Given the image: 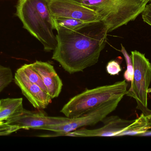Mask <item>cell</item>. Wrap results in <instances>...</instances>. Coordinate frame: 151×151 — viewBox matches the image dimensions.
Segmentation results:
<instances>
[{
    "instance_id": "6da1fadb",
    "label": "cell",
    "mask_w": 151,
    "mask_h": 151,
    "mask_svg": "<svg viewBox=\"0 0 151 151\" xmlns=\"http://www.w3.org/2000/svg\"><path fill=\"white\" fill-rule=\"evenodd\" d=\"M57 45L52 59L70 74L83 72L98 62L105 47L108 31L100 20L72 29L57 27Z\"/></svg>"
},
{
    "instance_id": "7a4b0ae2",
    "label": "cell",
    "mask_w": 151,
    "mask_h": 151,
    "mask_svg": "<svg viewBox=\"0 0 151 151\" xmlns=\"http://www.w3.org/2000/svg\"><path fill=\"white\" fill-rule=\"evenodd\" d=\"M49 0H18L16 15L26 29L39 40L45 51H54L57 45L54 18L49 6Z\"/></svg>"
},
{
    "instance_id": "3957f363",
    "label": "cell",
    "mask_w": 151,
    "mask_h": 151,
    "mask_svg": "<svg viewBox=\"0 0 151 151\" xmlns=\"http://www.w3.org/2000/svg\"><path fill=\"white\" fill-rule=\"evenodd\" d=\"M126 81L85 90L71 98L61 110L70 118H78L109 103L120 102L127 95Z\"/></svg>"
},
{
    "instance_id": "277c9868",
    "label": "cell",
    "mask_w": 151,
    "mask_h": 151,
    "mask_svg": "<svg viewBox=\"0 0 151 151\" xmlns=\"http://www.w3.org/2000/svg\"><path fill=\"white\" fill-rule=\"evenodd\" d=\"M147 4L143 0H104L92 9L99 20L105 23L109 33L134 20Z\"/></svg>"
},
{
    "instance_id": "5b68a950",
    "label": "cell",
    "mask_w": 151,
    "mask_h": 151,
    "mask_svg": "<svg viewBox=\"0 0 151 151\" xmlns=\"http://www.w3.org/2000/svg\"><path fill=\"white\" fill-rule=\"evenodd\" d=\"M131 57L134 76L126 95L135 99L137 110L145 115L151 116V111L148 108V95L151 82V63L145 55L137 51L131 52Z\"/></svg>"
},
{
    "instance_id": "8992f818",
    "label": "cell",
    "mask_w": 151,
    "mask_h": 151,
    "mask_svg": "<svg viewBox=\"0 0 151 151\" xmlns=\"http://www.w3.org/2000/svg\"><path fill=\"white\" fill-rule=\"evenodd\" d=\"M119 103L116 101L106 104L81 117L71 118L65 124L45 126L42 128L40 130L54 132L55 134L50 137L65 136L69 133L83 127L96 125L102 121L116 109Z\"/></svg>"
},
{
    "instance_id": "52a82bcc",
    "label": "cell",
    "mask_w": 151,
    "mask_h": 151,
    "mask_svg": "<svg viewBox=\"0 0 151 151\" xmlns=\"http://www.w3.org/2000/svg\"><path fill=\"white\" fill-rule=\"evenodd\" d=\"M49 6L54 18H69L86 22L99 20L93 9L71 0H49Z\"/></svg>"
},
{
    "instance_id": "ba28073f",
    "label": "cell",
    "mask_w": 151,
    "mask_h": 151,
    "mask_svg": "<svg viewBox=\"0 0 151 151\" xmlns=\"http://www.w3.org/2000/svg\"><path fill=\"white\" fill-rule=\"evenodd\" d=\"M71 119L66 117H50L43 112H32L24 109L21 114L9 119L6 122L19 126L22 129L40 130L45 126L65 124Z\"/></svg>"
},
{
    "instance_id": "9c48e42d",
    "label": "cell",
    "mask_w": 151,
    "mask_h": 151,
    "mask_svg": "<svg viewBox=\"0 0 151 151\" xmlns=\"http://www.w3.org/2000/svg\"><path fill=\"white\" fill-rule=\"evenodd\" d=\"M14 82L19 87L23 95L36 109H45L51 103L52 98L48 93L31 82L20 67L15 73Z\"/></svg>"
},
{
    "instance_id": "30bf717a",
    "label": "cell",
    "mask_w": 151,
    "mask_h": 151,
    "mask_svg": "<svg viewBox=\"0 0 151 151\" xmlns=\"http://www.w3.org/2000/svg\"><path fill=\"white\" fill-rule=\"evenodd\" d=\"M134 120L122 119L117 116L106 117L102 121L104 126L95 129H77L66 136L73 137H117L119 134L131 124Z\"/></svg>"
},
{
    "instance_id": "8fae6325",
    "label": "cell",
    "mask_w": 151,
    "mask_h": 151,
    "mask_svg": "<svg viewBox=\"0 0 151 151\" xmlns=\"http://www.w3.org/2000/svg\"><path fill=\"white\" fill-rule=\"evenodd\" d=\"M32 65L41 77L51 98L58 97L62 91L63 83L53 66L48 62L37 60Z\"/></svg>"
},
{
    "instance_id": "7c38bea8",
    "label": "cell",
    "mask_w": 151,
    "mask_h": 151,
    "mask_svg": "<svg viewBox=\"0 0 151 151\" xmlns=\"http://www.w3.org/2000/svg\"><path fill=\"white\" fill-rule=\"evenodd\" d=\"M23 98H7L0 100V123L4 122L23 112Z\"/></svg>"
},
{
    "instance_id": "4fadbf2b",
    "label": "cell",
    "mask_w": 151,
    "mask_h": 151,
    "mask_svg": "<svg viewBox=\"0 0 151 151\" xmlns=\"http://www.w3.org/2000/svg\"><path fill=\"white\" fill-rule=\"evenodd\" d=\"M151 129V116L145 115L143 113L134 120L131 124L128 126L117 137L123 136H138L145 133Z\"/></svg>"
},
{
    "instance_id": "5bb4252c",
    "label": "cell",
    "mask_w": 151,
    "mask_h": 151,
    "mask_svg": "<svg viewBox=\"0 0 151 151\" xmlns=\"http://www.w3.org/2000/svg\"><path fill=\"white\" fill-rule=\"evenodd\" d=\"M27 77L31 82L38 85L43 90L47 92V90L45 87L42 79L40 74L33 68L32 64H25L20 67Z\"/></svg>"
},
{
    "instance_id": "9a60e30c",
    "label": "cell",
    "mask_w": 151,
    "mask_h": 151,
    "mask_svg": "<svg viewBox=\"0 0 151 151\" xmlns=\"http://www.w3.org/2000/svg\"><path fill=\"white\" fill-rule=\"evenodd\" d=\"M55 23V29L57 27H61L64 28L72 29L78 27L83 25L86 22L69 18H54Z\"/></svg>"
},
{
    "instance_id": "2e32d148",
    "label": "cell",
    "mask_w": 151,
    "mask_h": 151,
    "mask_svg": "<svg viewBox=\"0 0 151 151\" xmlns=\"http://www.w3.org/2000/svg\"><path fill=\"white\" fill-rule=\"evenodd\" d=\"M12 80L13 74L10 68L0 65V93L10 84Z\"/></svg>"
},
{
    "instance_id": "e0dca14e",
    "label": "cell",
    "mask_w": 151,
    "mask_h": 151,
    "mask_svg": "<svg viewBox=\"0 0 151 151\" xmlns=\"http://www.w3.org/2000/svg\"><path fill=\"white\" fill-rule=\"evenodd\" d=\"M122 49L121 51L125 57L127 64V69L124 74V77L125 80L127 81L132 82L134 76V68H133V62L131 56L129 55L125 48L121 44Z\"/></svg>"
},
{
    "instance_id": "ac0fdd59",
    "label": "cell",
    "mask_w": 151,
    "mask_h": 151,
    "mask_svg": "<svg viewBox=\"0 0 151 151\" xmlns=\"http://www.w3.org/2000/svg\"><path fill=\"white\" fill-rule=\"evenodd\" d=\"M22 129L16 125L9 124L6 121L0 123V136H7Z\"/></svg>"
},
{
    "instance_id": "d6986e66",
    "label": "cell",
    "mask_w": 151,
    "mask_h": 151,
    "mask_svg": "<svg viewBox=\"0 0 151 151\" xmlns=\"http://www.w3.org/2000/svg\"><path fill=\"white\" fill-rule=\"evenodd\" d=\"M106 69L107 73L112 75H118L122 71L119 64L115 60L110 61L106 66Z\"/></svg>"
},
{
    "instance_id": "ffe728a7",
    "label": "cell",
    "mask_w": 151,
    "mask_h": 151,
    "mask_svg": "<svg viewBox=\"0 0 151 151\" xmlns=\"http://www.w3.org/2000/svg\"><path fill=\"white\" fill-rule=\"evenodd\" d=\"M142 13L144 21L151 26V3L145 5Z\"/></svg>"
},
{
    "instance_id": "44dd1931",
    "label": "cell",
    "mask_w": 151,
    "mask_h": 151,
    "mask_svg": "<svg viewBox=\"0 0 151 151\" xmlns=\"http://www.w3.org/2000/svg\"><path fill=\"white\" fill-rule=\"evenodd\" d=\"M140 136L142 137H151V130L150 131H147V132H145V133L141 134Z\"/></svg>"
},
{
    "instance_id": "7402d4cb",
    "label": "cell",
    "mask_w": 151,
    "mask_h": 151,
    "mask_svg": "<svg viewBox=\"0 0 151 151\" xmlns=\"http://www.w3.org/2000/svg\"><path fill=\"white\" fill-rule=\"evenodd\" d=\"M144 1H145V2L147 3H148L149 2L151 1V0H143Z\"/></svg>"
},
{
    "instance_id": "603a6c76",
    "label": "cell",
    "mask_w": 151,
    "mask_h": 151,
    "mask_svg": "<svg viewBox=\"0 0 151 151\" xmlns=\"http://www.w3.org/2000/svg\"></svg>"
}]
</instances>
